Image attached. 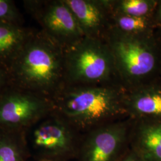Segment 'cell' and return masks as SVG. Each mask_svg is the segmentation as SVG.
<instances>
[{
	"mask_svg": "<svg viewBox=\"0 0 161 161\" xmlns=\"http://www.w3.org/2000/svg\"><path fill=\"white\" fill-rule=\"evenodd\" d=\"M48 161V160H41V161Z\"/></svg>",
	"mask_w": 161,
	"mask_h": 161,
	"instance_id": "ffe728a7",
	"label": "cell"
},
{
	"mask_svg": "<svg viewBox=\"0 0 161 161\" xmlns=\"http://www.w3.org/2000/svg\"><path fill=\"white\" fill-rule=\"evenodd\" d=\"M125 95L110 86L64 84L51 98L52 113L79 131L127 114Z\"/></svg>",
	"mask_w": 161,
	"mask_h": 161,
	"instance_id": "7a4b0ae2",
	"label": "cell"
},
{
	"mask_svg": "<svg viewBox=\"0 0 161 161\" xmlns=\"http://www.w3.org/2000/svg\"><path fill=\"white\" fill-rule=\"evenodd\" d=\"M86 37L100 39L107 26L108 1L64 0Z\"/></svg>",
	"mask_w": 161,
	"mask_h": 161,
	"instance_id": "9c48e42d",
	"label": "cell"
},
{
	"mask_svg": "<svg viewBox=\"0 0 161 161\" xmlns=\"http://www.w3.org/2000/svg\"><path fill=\"white\" fill-rule=\"evenodd\" d=\"M132 148L144 161H161V120L140 124Z\"/></svg>",
	"mask_w": 161,
	"mask_h": 161,
	"instance_id": "8fae6325",
	"label": "cell"
},
{
	"mask_svg": "<svg viewBox=\"0 0 161 161\" xmlns=\"http://www.w3.org/2000/svg\"><path fill=\"white\" fill-rule=\"evenodd\" d=\"M159 17H160V19L161 20V5L160 6V9H159Z\"/></svg>",
	"mask_w": 161,
	"mask_h": 161,
	"instance_id": "d6986e66",
	"label": "cell"
},
{
	"mask_svg": "<svg viewBox=\"0 0 161 161\" xmlns=\"http://www.w3.org/2000/svg\"><path fill=\"white\" fill-rule=\"evenodd\" d=\"M23 4L41 30L64 49L86 37L64 0H26Z\"/></svg>",
	"mask_w": 161,
	"mask_h": 161,
	"instance_id": "8992f818",
	"label": "cell"
},
{
	"mask_svg": "<svg viewBox=\"0 0 161 161\" xmlns=\"http://www.w3.org/2000/svg\"><path fill=\"white\" fill-rule=\"evenodd\" d=\"M108 45L115 70L128 82L134 83L155 68V53L146 37L125 34L115 29Z\"/></svg>",
	"mask_w": 161,
	"mask_h": 161,
	"instance_id": "52a82bcc",
	"label": "cell"
},
{
	"mask_svg": "<svg viewBox=\"0 0 161 161\" xmlns=\"http://www.w3.org/2000/svg\"><path fill=\"white\" fill-rule=\"evenodd\" d=\"M31 156L26 131L0 130V161H27Z\"/></svg>",
	"mask_w": 161,
	"mask_h": 161,
	"instance_id": "4fadbf2b",
	"label": "cell"
},
{
	"mask_svg": "<svg viewBox=\"0 0 161 161\" xmlns=\"http://www.w3.org/2000/svg\"><path fill=\"white\" fill-rule=\"evenodd\" d=\"M115 70L109 47L100 39L84 37L64 49L65 84L103 82Z\"/></svg>",
	"mask_w": 161,
	"mask_h": 161,
	"instance_id": "3957f363",
	"label": "cell"
},
{
	"mask_svg": "<svg viewBox=\"0 0 161 161\" xmlns=\"http://www.w3.org/2000/svg\"><path fill=\"white\" fill-rule=\"evenodd\" d=\"M128 135L129 127L125 122L94 128L80 142L79 161H117L125 151Z\"/></svg>",
	"mask_w": 161,
	"mask_h": 161,
	"instance_id": "ba28073f",
	"label": "cell"
},
{
	"mask_svg": "<svg viewBox=\"0 0 161 161\" xmlns=\"http://www.w3.org/2000/svg\"><path fill=\"white\" fill-rule=\"evenodd\" d=\"M52 112L51 98L10 86L0 97V130L27 131Z\"/></svg>",
	"mask_w": 161,
	"mask_h": 161,
	"instance_id": "5b68a950",
	"label": "cell"
},
{
	"mask_svg": "<svg viewBox=\"0 0 161 161\" xmlns=\"http://www.w3.org/2000/svg\"><path fill=\"white\" fill-rule=\"evenodd\" d=\"M7 69L11 86L52 98L65 84L64 49L32 28Z\"/></svg>",
	"mask_w": 161,
	"mask_h": 161,
	"instance_id": "6da1fadb",
	"label": "cell"
},
{
	"mask_svg": "<svg viewBox=\"0 0 161 161\" xmlns=\"http://www.w3.org/2000/svg\"><path fill=\"white\" fill-rule=\"evenodd\" d=\"M0 23L24 26L23 15L12 0H0Z\"/></svg>",
	"mask_w": 161,
	"mask_h": 161,
	"instance_id": "2e32d148",
	"label": "cell"
},
{
	"mask_svg": "<svg viewBox=\"0 0 161 161\" xmlns=\"http://www.w3.org/2000/svg\"><path fill=\"white\" fill-rule=\"evenodd\" d=\"M115 29L125 34L145 37L149 31L148 17H136L114 14Z\"/></svg>",
	"mask_w": 161,
	"mask_h": 161,
	"instance_id": "9a60e30c",
	"label": "cell"
},
{
	"mask_svg": "<svg viewBox=\"0 0 161 161\" xmlns=\"http://www.w3.org/2000/svg\"><path fill=\"white\" fill-rule=\"evenodd\" d=\"M156 3L148 0H121L108 1L109 10L114 14L136 17H148Z\"/></svg>",
	"mask_w": 161,
	"mask_h": 161,
	"instance_id": "5bb4252c",
	"label": "cell"
},
{
	"mask_svg": "<svg viewBox=\"0 0 161 161\" xmlns=\"http://www.w3.org/2000/svg\"><path fill=\"white\" fill-rule=\"evenodd\" d=\"M116 161H144V160L131 148L126 152H124Z\"/></svg>",
	"mask_w": 161,
	"mask_h": 161,
	"instance_id": "ac0fdd59",
	"label": "cell"
},
{
	"mask_svg": "<svg viewBox=\"0 0 161 161\" xmlns=\"http://www.w3.org/2000/svg\"><path fill=\"white\" fill-rule=\"evenodd\" d=\"M78 132L52 113L26 131L31 156L36 161H68L78 155L80 142Z\"/></svg>",
	"mask_w": 161,
	"mask_h": 161,
	"instance_id": "277c9868",
	"label": "cell"
},
{
	"mask_svg": "<svg viewBox=\"0 0 161 161\" xmlns=\"http://www.w3.org/2000/svg\"><path fill=\"white\" fill-rule=\"evenodd\" d=\"M126 112L134 118L161 120V88L147 87L125 95Z\"/></svg>",
	"mask_w": 161,
	"mask_h": 161,
	"instance_id": "30bf717a",
	"label": "cell"
},
{
	"mask_svg": "<svg viewBox=\"0 0 161 161\" xmlns=\"http://www.w3.org/2000/svg\"><path fill=\"white\" fill-rule=\"evenodd\" d=\"M32 30L24 26L0 23V64L7 67Z\"/></svg>",
	"mask_w": 161,
	"mask_h": 161,
	"instance_id": "7c38bea8",
	"label": "cell"
},
{
	"mask_svg": "<svg viewBox=\"0 0 161 161\" xmlns=\"http://www.w3.org/2000/svg\"><path fill=\"white\" fill-rule=\"evenodd\" d=\"M10 86V83L7 67L0 64V97Z\"/></svg>",
	"mask_w": 161,
	"mask_h": 161,
	"instance_id": "e0dca14e",
	"label": "cell"
}]
</instances>
